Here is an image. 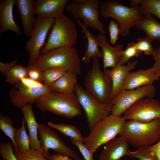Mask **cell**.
Here are the masks:
<instances>
[{"label": "cell", "instance_id": "1", "mask_svg": "<svg viewBox=\"0 0 160 160\" xmlns=\"http://www.w3.org/2000/svg\"><path fill=\"white\" fill-rule=\"evenodd\" d=\"M119 135L135 147L152 145L160 139V118L148 122L126 121Z\"/></svg>", "mask_w": 160, "mask_h": 160}, {"label": "cell", "instance_id": "2", "mask_svg": "<svg viewBox=\"0 0 160 160\" xmlns=\"http://www.w3.org/2000/svg\"><path fill=\"white\" fill-rule=\"evenodd\" d=\"M35 103L42 111L49 112L67 118L82 115L81 105L75 93L66 94L51 90L37 99Z\"/></svg>", "mask_w": 160, "mask_h": 160}, {"label": "cell", "instance_id": "3", "mask_svg": "<svg viewBox=\"0 0 160 160\" xmlns=\"http://www.w3.org/2000/svg\"><path fill=\"white\" fill-rule=\"evenodd\" d=\"M99 12L104 19L111 17L115 20L120 29V34L124 37L129 35L131 29L145 13L140 5L129 7L118 0L103 1L99 6Z\"/></svg>", "mask_w": 160, "mask_h": 160}, {"label": "cell", "instance_id": "4", "mask_svg": "<svg viewBox=\"0 0 160 160\" xmlns=\"http://www.w3.org/2000/svg\"><path fill=\"white\" fill-rule=\"evenodd\" d=\"M33 65L43 72L47 68L57 67L66 68L77 75L81 71L79 55L74 47L58 48L40 55Z\"/></svg>", "mask_w": 160, "mask_h": 160}, {"label": "cell", "instance_id": "5", "mask_svg": "<svg viewBox=\"0 0 160 160\" xmlns=\"http://www.w3.org/2000/svg\"><path fill=\"white\" fill-rule=\"evenodd\" d=\"M126 120L123 116L110 114L90 129L83 142L93 154L101 146L119 135Z\"/></svg>", "mask_w": 160, "mask_h": 160}, {"label": "cell", "instance_id": "6", "mask_svg": "<svg viewBox=\"0 0 160 160\" xmlns=\"http://www.w3.org/2000/svg\"><path fill=\"white\" fill-rule=\"evenodd\" d=\"M78 35L74 23L63 14L55 19L40 55L58 48L73 47L77 43Z\"/></svg>", "mask_w": 160, "mask_h": 160}, {"label": "cell", "instance_id": "7", "mask_svg": "<svg viewBox=\"0 0 160 160\" xmlns=\"http://www.w3.org/2000/svg\"><path fill=\"white\" fill-rule=\"evenodd\" d=\"M92 65L84 81V90L102 103H111L112 83L110 76L101 69L98 58H92Z\"/></svg>", "mask_w": 160, "mask_h": 160}, {"label": "cell", "instance_id": "8", "mask_svg": "<svg viewBox=\"0 0 160 160\" xmlns=\"http://www.w3.org/2000/svg\"><path fill=\"white\" fill-rule=\"evenodd\" d=\"M74 93L85 112L90 130L111 114L112 107L111 103H101L92 95L86 92L77 82L75 85Z\"/></svg>", "mask_w": 160, "mask_h": 160}, {"label": "cell", "instance_id": "9", "mask_svg": "<svg viewBox=\"0 0 160 160\" xmlns=\"http://www.w3.org/2000/svg\"><path fill=\"white\" fill-rule=\"evenodd\" d=\"M101 4L98 0H73L66 5L65 9L72 16L83 20L84 25L105 35V25L99 19L98 8Z\"/></svg>", "mask_w": 160, "mask_h": 160}, {"label": "cell", "instance_id": "10", "mask_svg": "<svg viewBox=\"0 0 160 160\" xmlns=\"http://www.w3.org/2000/svg\"><path fill=\"white\" fill-rule=\"evenodd\" d=\"M55 19L37 17L30 38L25 44L29 55L28 65H33L40 55L44 45L46 37Z\"/></svg>", "mask_w": 160, "mask_h": 160}, {"label": "cell", "instance_id": "11", "mask_svg": "<svg viewBox=\"0 0 160 160\" xmlns=\"http://www.w3.org/2000/svg\"><path fill=\"white\" fill-rule=\"evenodd\" d=\"M38 133L41 149L47 160L50 156L49 150L51 149L58 154L71 157L75 160H81L75 151L64 143L56 132L47 126L39 124Z\"/></svg>", "mask_w": 160, "mask_h": 160}, {"label": "cell", "instance_id": "12", "mask_svg": "<svg viewBox=\"0 0 160 160\" xmlns=\"http://www.w3.org/2000/svg\"><path fill=\"white\" fill-rule=\"evenodd\" d=\"M156 88L153 85L140 87L130 90H122L113 99L111 114L121 116L133 104L145 97L153 98Z\"/></svg>", "mask_w": 160, "mask_h": 160}, {"label": "cell", "instance_id": "13", "mask_svg": "<svg viewBox=\"0 0 160 160\" xmlns=\"http://www.w3.org/2000/svg\"><path fill=\"white\" fill-rule=\"evenodd\" d=\"M126 120L148 122L160 118V102L152 97L141 99L133 104L124 113Z\"/></svg>", "mask_w": 160, "mask_h": 160}, {"label": "cell", "instance_id": "14", "mask_svg": "<svg viewBox=\"0 0 160 160\" xmlns=\"http://www.w3.org/2000/svg\"><path fill=\"white\" fill-rule=\"evenodd\" d=\"M15 86L10 89L9 96L12 104L20 109L27 104L35 103L38 98L51 91L44 84L38 87H28L18 81Z\"/></svg>", "mask_w": 160, "mask_h": 160}, {"label": "cell", "instance_id": "15", "mask_svg": "<svg viewBox=\"0 0 160 160\" xmlns=\"http://www.w3.org/2000/svg\"><path fill=\"white\" fill-rule=\"evenodd\" d=\"M160 78L152 67L145 70L141 69L129 72L125 77L122 90H130L152 85Z\"/></svg>", "mask_w": 160, "mask_h": 160}, {"label": "cell", "instance_id": "16", "mask_svg": "<svg viewBox=\"0 0 160 160\" xmlns=\"http://www.w3.org/2000/svg\"><path fill=\"white\" fill-rule=\"evenodd\" d=\"M68 0H36L34 10L37 17L55 19L63 14Z\"/></svg>", "mask_w": 160, "mask_h": 160}, {"label": "cell", "instance_id": "17", "mask_svg": "<svg viewBox=\"0 0 160 160\" xmlns=\"http://www.w3.org/2000/svg\"><path fill=\"white\" fill-rule=\"evenodd\" d=\"M97 37L98 46L101 47L103 54L104 69L114 68L119 63L124 50L123 45L118 44L115 46H110L105 35L99 34Z\"/></svg>", "mask_w": 160, "mask_h": 160}, {"label": "cell", "instance_id": "18", "mask_svg": "<svg viewBox=\"0 0 160 160\" xmlns=\"http://www.w3.org/2000/svg\"><path fill=\"white\" fill-rule=\"evenodd\" d=\"M138 61H129L127 65H121L120 62L111 69H104L103 71L111 77L112 83V89L111 96L112 100L122 90L125 77L130 71L134 69Z\"/></svg>", "mask_w": 160, "mask_h": 160}, {"label": "cell", "instance_id": "19", "mask_svg": "<svg viewBox=\"0 0 160 160\" xmlns=\"http://www.w3.org/2000/svg\"><path fill=\"white\" fill-rule=\"evenodd\" d=\"M129 144L122 137H115L105 144L98 160H119L127 156Z\"/></svg>", "mask_w": 160, "mask_h": 160}, {"label": "cell", "instance_id": "20", "mask_svg": "<svg viewBox=\"0 0 160 160\" xmlns=\"http://www.w3.org/2000/svg\"><path fill=\"white\" fill-rule=\"evenodd\" d=\"M16 0H1L0 1V34L7 31H10L17 35L22 31L15 22L13 7Z\"/></svg>", "mask_w": 160, "mask_h": 160}, {"label": "cell", "instance_id": "21", "mask_svg": "<svg viewBox=\"0 0 160 160\" xmlns=\"http://www.w3.org/2000/svg\"><path fill=\"white\" fill-rule=\"evenodd\" d=\"M33 0H16L15 4L22 22L24 33L27 37L30 36L34 25L36 18Z\"/></svg>", "mask_w": 160, "mask_h": 160}, {"label": "cell", "instance_id": "22", "mask_svg": "<svg viewBox=\"0 0 160 160\" xmlns=\"http://www.w3.org/2000/svg\"><path fill=\"white\" fill-rule=\"evenodd\" d=\"M75 21L82 28L83 32L85 34L87 39V48L82 58V61L86 64L89 63L91 59L94 57L102 58V52L98 49V41L97 36L91 33L80 19L75 16H73Z\"/></svg>", "mask_w": 160, "mask_h": 160}, {"label": "cell", "instance_id": "23", "mask_svg": "<svg viewBox=\"0 0 160 160\" xmlns=\"http://www.w3.org/2000/svg\"><path fill=\"white\" fill-rule=\"evenodd\" d=\"M21 109L28 127L31 149L41 150L38 136L39 124L36 120L31 104H27Z\"/></svg>", "mask_w": 160, "mask_h": 160}, {"label": "cell", "instance_id": "24", "mask_svg": "<svg viewBox=\"0 0 160 160\" xmlns=\"http://www.w3.org/2000/svg\"><path fill=\"white\" fill-rule=\"evenodd\" d=\"M135 27L139 30H143L146 36L152 41L160 42V23L151 14L145 13L136 23Z\"/></svg>", "mask_w": 160, "mask_h": 160}, {"label": "cell", "instance_id": "25", "mask_svg": "<svg viewBox=\"0 0 160 160\" xmlns=\"http://www.w3.org/2000/svg\"><path fill=\"white\" fill-rule=\"evenodd\" d=\"M77 75L68 71L63 76L52 84L49 87L52 91L66 94L74 93L77 82Z\"/></svg>", "mask_w": 160, "mask_h": 160}, {"label": "cell", "instance_id": "26", "mask_svg": "<svg viewBox=\"0 0 160 160\" xmlns=\"http://www.w3.org/2000/svg\"><path fill=\"white\" fill-rule=\"evenodd\" d=\"M25 120L23 118L21 127L16 129L14 139L16 145L14 149L15 156L19 153L29 151L31 150L29 136L26 131Z\"/></svg>", "mask_w": 160, "mask_h": 160}, {"label": "cell", "instance_id": "27", "mask_svg": "<svg viewBox=\"0 0 160 160\" xmlns=\"http://www.w3.org/2000/svg\"><path fill=\"white\" fill-rule=\"evenodd\" d=\"M51 128L57 129L64 135L83 142V138L80 130L75 126L63 123L56 124L51 122L47 123Z\"/></svg>", "mask_w": 160, "mask_h": 160}, {"label": "cell", "instance_id": "28", "mask_svg": "<svg viewBox=\"0 0 160 160\" xmlns=\"http://www.w3.org/2000/svg\"><path fill=\"white\" fill-rule=\"evenodd\" d=\"M7 82L15 85L23 78H28L27 68L22 65L16 64L9 71L6 75Z\"/></svg>", "mask_w": 160, "mask_h": 160}, {"label": "cell", "instance_id": "29", "mask_svg": "<svg viewBox=\"0 0 160 160\" xmlns=\"http://www.w3.org/2000/svg\"><path fill=\"white\" fill-rule=\"evenodd\" d=\"M68 70L62 68H47L43 71L44 84L49 87L63 76Z\"/></svg>", "mask_w": 160, "mask_h": 160}, {"label": "cell", "instance_id": "30", "mask_svg": "<svg viewBox=\"0 0 160 160\" xmlns=\"http://www.w3.org/2000/svg\"><path fill=\"white\" fill-rule=\"evenodd\" d=\"M0 130L11 140L15 149L16 145L14 137L16 129L13 127L12 121L8 116L0 114Z\"/></svg>", "mask_w": 160, "mask_h": 160}, {"label": "cell", "instance_id": "31", "mask_svg": "<svg viewBox=\"0 0 160 160\" xmlns=\"http://www.w3.org/2000/svg\"><path fill=\"white\" fill-rule=\"evenodd\" d=\"M144 12L152 14L160 20V0H138Z\"/></svg>", "mask_w": 160, "mask_h": 160}, {"label": "cell", "instance_id": "32", "mask_svg": "<svg viewBox=\"0 0 160 160\" xmlns=\"http://www.w3.org/2000/svg\"><path fill=\"white\" fill-rule=\"evenodd\" d=\"M148 146L143 145L135 151H128L127 156L138 158L140 160H157L153 154L149 151Z\"/></svg>", "mask_w": 160, "mask_h": 160}, {"label": "cell", "instance_id": "33", "mask_svg": "<svg viewBox=\"0 0 160 160\" xmlns=\"http://www.w3.org/2000/svg\"><path fill=\"white\" fill-rule=\"evenodd\" d=\"M152 41L147 37L143 38H138L135 46L136 48L140 51L143 52L147 55H153L154 52V49L151 44Z\"/></svg>", "mask_w": 160, "mask_h": 160}, {"label": "cell", "instance_id": "34", "mask_svg": "<svg viewBox=\"0 0 160 160\" xmlns=\"http://www.w3.org/2000/svg\"><path fill=\"white\" fill-rule=\"evenodd\" d=\"M135 44L134 42L129 43L128 44L126 48L124 49L120 61L121 65H125L129 62L131 58L137 57L142 53L136 48Z\"/></svg>", "mask_w": 160, "mask_h": 160}, {"label": "cell", "instance_id": "35", "mask_svg": "<svg viewBox=\"0 0 160 160\" xmlns=\"http://www.w3.org/2000/svg\"><path fill=\"white\" fill-rule=\"evenodd\" d=\"M15 156L17 160H48L40 149H31L29 152L19 153Z\"/></svg>", "mask_w": 160, "mask_h": 160}, {"label": "cell", "instance_id": "36", "mask_svg": "<svg viewBox=\"0 0 160 160\" xmlns=\"http://www.w3.org/2000/svg\"><path fill=\"white\" fill-rule=\"evenodd\" d=\"M13 147L9 142L0 143V153L4 160H17L13 152Z\"/></svg>", "mask_w": 160, "mask_h": 160}, {"label": "cell", "instance_id": "37", "mask_svg": "<svg viewBox=\"0 0 160 160\" xmlns=\"http://www.w3.org/2000/svg\"><path fill=\"white\" fill-rule=\"evenodd\" d=\"M73 144L76 146L81 153L85 160H93L92 154L82 142L70 138Z\"/></svg>", "mask_w": 160, "mask_h": 160}, {"label": "cell", "instance_id": "38", "mask_svg": "<svg viewBox=\"0 0 160 160\" xmlns=\"http://www.w3.org/2000/svg\"><path fill=\"white\" fill-rule=\"evenodd\" d=\"M108 30L110 34V43L112 44H115L120 33V29L117 22L115 21L111 20L108 25Z\"/></svg>", "mask_w": 160, "mask_h": 160}, {"label": "cell", "instance_id": "39", "mask_svg": "<svg viewBox=\"0 0 160 160\" xmlns=\"http://www.w3.org/2000/svg\"><path fill=\"white\" fill-rule=\"evenodd\" d=\"M27 68L29 78L40 83L43 82V71L33 65H28Z\"/></svg>", "mask_w": 160, "mask_h": 160}, {"label": "cell", "instance_id": "40", "mask_svg": "<svg viewBox=\"0 0 160 160\" xmlns=\"http://www.w3.org/2000/svg\"><path fill=\"white\" fill-rule=\"evenodd\" d=\"M155 61L152 67L156 73L160 77V45L156 47L152 55Z\"/></svg>", "mask_w": 160, "mask_h": 160}, {"label": "cell", "instance_id": "41", "mask_svg": "<svg viewBox=\"0 0 160 160\" xmlns=\"http://www.w3.org/2000/svg\"><path fill=\"white\" fill-rule=\"evenodd\" d=\"M17 59L18 57H17L12 62L8 63L0 62V71L2 75L6 76L11 69L16 65Z\"/></svg>", "mask_w": 160, "mask_h": 160}, {"label": "cell", "instance_id": "42", "mask_svg": "<svg viewBox=\"0 0 160 160\" xmlns=\"http://www.w3.org/2000/svg\"><path fill=\"white\" fill-rule=\"evenodd\" d=\"M148 150L155 156L157 160H160V140L155 144L148 146Z\"/></svg>", "mask_w": 160, "mask_h": 160}, {"label": "cell", "instance_id": "43", "mask_svg": "<svg viewBox=\"0 0 160 160\" xmlns=\"http://www.w3.org/2000/svg\"><path fill=\"white\" fill-rule=\"evenodd\" d=\"M21 84L28 87H38L43 84L35 81L30 78H23L19 81Z\"/></svg>", "mask_w": 160, "mask_h": 160}, {"label": "cell", "instance_id": "44", "mask_svg": "<svg viewBox=\"0 0 160 160\" xmlns=\"http://www.w3.org/2000/svg\"><path fill=\"white\" fill-rule=\"evenodd\" d=\"M48 160H73L70 157L58 153L50 155Z\"/></svg>", "mask_w": 160, "mask_h": 160}, {"label": "cell", "instance_id": "45", "mask_svg": "<svg viewBox=\"0 0 160 160\" xmlns=\"http://www.w3.org/2000/svg\"></svg>", "mask_w": 160, "mask_h": 160}]
</instances>
